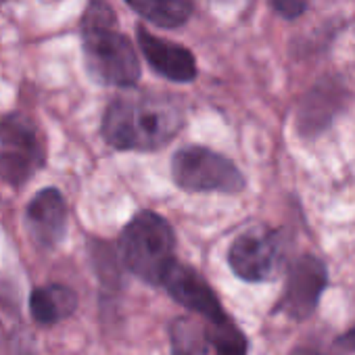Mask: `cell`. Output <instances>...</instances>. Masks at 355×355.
Instances as JSON below:
<instances>
[{"label": "cell", "mask_w": 355, "mask_h": 355, "mask_svg": "<svg viewBox=\"0 0 355 355\" xmlns=\"http://www.w3.org/2000/svg\"><path fill=\"white\" fill-rule=\"evenodd\" d=\"M82 44L88 71L103 84L134 86L140 63L134 44L115 28V13L103 0H92L82 15Z\"/></svg>", "instance_id": "obj_2"}, {"label": "cell", "mask_w": 355, "mask_h": 355, "mask_svg": "<svg viewBox=\"0 0 355 355\" xmlns=\"http://www.w3.org/2000/svg\"><path fill=\"white\" fill-rule=\"evenodd\" d=\"M173 249L171 226L153 211L134 216L119 239V255L125 268L146 284H161L173 263Z\"/></svg>", "instance_id": "obj_3"}, {"label": "cell", "mask_w": 355, "mask_h": 355, "mask_svg": "<svg viewBox=\"0 0 355 355\" xmlns=\"http://www.w3.org/2000/svg\"><path fill=\"white\" fill-rule=\"evenodd\" d=\"M171 178L187 193H241L245 178L224 155L205 146H184L171 159Z\"/></svg>", "instance_id": "obj_4"}, {"label": "cell", "mask_w": 355, "mask_h": 355, "mask_svg": "<svg viewBox=\"0 0 355 355\" xmlns=\"http://www.w3.org/2000/svg\"><path fill=\"white\" fill-rule=\"evenodd\" d=\"M78 307V297L69 286L46 284L38 286L30 297V311L38 324H59L69 318Z\"/></svg>", "instance_id": "obj_11"}, {"label": "cell", "mask_w": 355, "mask_h": 355, "mask_svg": "<svg viewBox=\"0 0 355 355\" xmlns=\"http://www.w3.org/2000/svg\"><path fill=\"white\" fill-rule=\"evenodd\" d=\"M138 34V46L148 61V65L163 78L171 82H193L197 78V61L193 53L180 44L163 40L146 32L144 28L136 30Z\"/></svg>", "instance_id": "obj_9"}, {"label": "cell", "mask_w": 355, "mask_h": 355, "mask_svg": "<svg viewBox=\"0 0 355 355\" xmlns=\"http://www.w3.org/2000/svg\"><path fill=\"white\" fill-rule=\"evenodd\" d=\"M44 138L38 125L21 115L0 121V178L11 187H24L44 163Z\"/></svg>", "instance_id": "obj_5"}, {"label": "cell", "mask_w": 355, "mask_h": 355, "mask_svg": "<svg viewBox=\"0 0 355 355\" xmlns=\"http://www.w3.org/2000/svg\"><path fill=\"white\" fill-rule=\"evenodd\" d=\"M270 3L274 11L286 19H295L307 9V0H270Z\"/></svg>", "instance_id": "obj_15"}, {"label": "cell", "mask_w": 355, "mask_h": 355, "mask_svg": "<svg viewBox=\"0 0 355 355\" xmlns=\"http://www.w3.org/2000/svg\"><path fill=\"white\" fill-rule=\"evenodd\" d=\"M161 284L182 307L205 318L209 324H218V322L226 320V313H224L216 293L193 268L173 261L169 266V270L165 272Z\"/></svg>", "instance_id": "obj_8"}, {"label": "cell", "mask_w": 355, "mask_h": 355, "mask_svg": "<svg viewBox=\"0 0 355 355\" xmlns=\"http://www.w3.org/2000/svg\"><path fill=\"white\" fill-rule=\"evenodd\" d=\"M130 9L159 28H180L193 15V0H125Z\"/></svg>", "instance_id": "obj_12"}, {"label": "cell", "mask_w": 355, "mask_h": 355, "mask_svg": "<svg viewBox=\"0 0 355 355\" xmlns=\"http://www.w3.org/2000/svg\"><path fill=\"white\" fill-rule=\"evenodd\" d=\"M182 123L180 107L169 98H115L103 117V138L119 150H155L173 140Z\"/></svg>", "instance_id": "obj_1"}, {"label": "cell", "mask_w": 355, "mask_h": 355, "mask_svg": "<svg viewBox=\"0 0 355 355\" xmlns=\"http://www.w3.org/2000/svg\"><path fill=\"white\" fill-rule=\"evenodd\" d=\"M28 230L40 247H55L67 230V205L57 189L40 191L28 205Z\"/></svg>", "instance_id": "obj_10"}, {"label": "cell", "mask_w": 355, "mask_h": 355, "mask_svg": "<svg viewBox=\"0 0 355 355\" xmlns=\"http://www.w3.org/2000/svg\"><path fill=\"white\" fill-rule=\"evenodd\" d=\"M211 326L209 340L216 345L218 355H247V338L228 318Z\"/></svg>", "instance_id": "obj_14"}, {"label": "cell", "mask_w": 355, "mask_h": 355, "mask_svg": "<svg viewBox=\"0 0 355 355\" xmlns=\"http://www.w3.org/2000/svg\"><path fill=\"white\" fill-rule=\"evenodd\" d=\"M328 284V272L324 263L311 255H303L288 272L284 295L278 303V311L293 320H305L313 313L320 295Z\"/></svg>", "instance_id": "obj_7"}, {"label": "cell", "mask_w": 355, "mask_h": 355, "mask_svg": "<svg viewBox=\"0 0 355 355\" xmlns=\"http://www.w3.org/2000/svg\"><path fill=\"white\" fill-rule=\"evenodd\" d=\"M228 261L232 272L247 282L272 280L282 266L280 236L266 228H253L232 243Z\"/></svg>", "instance_id": "obj_6"}, {"label": "cell", "mask_w": 355, "mask_h": 355, "mask_svg": "<svg viewBox=\"0 0 355 355\" xmlns=\"http://www.w3.org/2000/svg\"><path fill=\"white\" fill-rule=\"evenodd\" d=\"M169 336L173 355H207L209 351V330L197 318H178L169 328Z\"/></svg>", "instance_id": "obj_13"}, {"label": "cell", "mask_w": 355, "mask_h": 355, "mask_svg": "<svg viewBox=\"0 0 355 355\" xmlns=\"http://www.w3.org/2000/svg\"><path fill=\"white\" fill-rule=\"evenodd\" d=\"M336 345H338V347H343L345 351H353V353H355V328H353V330H349L347 334L338 336Z\"/></svg>", "instance_id": "obj_16"}]
</instances>
